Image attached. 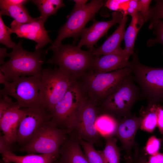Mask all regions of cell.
<instances>
[{
    "label": "cell",
    "mask_w": 163,
    "mask_h": 163,
    "mask_svg": "<svg viewBox=\"0 0 163 163\" xmlns=\"http://www.w3.org/2000/svg\"><path fill=\"white\" fill-rule=\"evenodd\" d=\"M131 73L127 66L108 72L88 73L77 81L88 99L98 107L115 91L123 79Z\"/></svg>",
    "instance_id": "cell-2"
},
{
    "label": "cell",
    "mask_w": 163,
    "mask_h": 163,
    "mask_svg": "<svg viewBox=\"0 0 163 163\" xmlns=\"http://www.w3.org/2000/svg\"><path fill=\"white\" fill-rule=\"evenodd\" d=\"M149 28L153 29L154 31H163V21L158 19L152 20Z\"/></svg>",
    "instance_id": "cell-38"
},
{
    "label": "cell",
    "mask_w": 163,
    "mask_h": 163,
    "mask_svg": "<svg viewBox=\"0 0 163 163\" xmlns=\"http://www.w3.org/2000/svg\"><path fill=\"white\" fill-rule=\"evenodd\" d=\"M22 108L23 113L16 142L22 147L28 143L42 127L50 121L52 116L51 112L42 107Z\"/></svg>",
    "instance_id": "cell-11"
},
{
    "label": "cell",
    "mask_w": 163,
    "mask_h": 163,
    "mask_svg": "<svg viewBox=\"0 0 163 163\" xmlns=\"http://www.w3.org/2000/svg\"><path fill=\"white\" fill-rule=\"evenodd\" d=\"M131 55L123 49L120 53L96 57L92 72L106 73L123 68L129 65V59Z\"/></svg>",
    "instance_id": "cell-16"
},
{
    "label": "cell",
    "mask_w": 163,
    "mask_h": 163,
    "mask_svg": "<svg viewBox=\"0 0 163 163\" xmlns=\"http://www.w3.org/2000/svg\"><path fill=\"white\" fill-rule=\"evenodd\" d=\"M46 50H36L30 52L24 50L19 42L8 53L9 59L2 65L0 71L5 75L8 82H11L17 78L25 76L41 75L44 62L43 57Z\"/></svg>",
    "instance_id": "cell-3"
},
{
    "label": "cell",
    "mask_w": 163,
    "mask_h": 163,
    "mask_svg": "<svg viewBox=\"0 0 163 163\" xmlns=\"http://www.w3.org/2000/svg\"><path fill=\"white\" fill-rule=\"evenodd\" d=\"M99 115L97 106L88 99L80 112L74 129L69 134L94 145H101L100 136L95 126L96 120Z\"/></svg>",
    "instance_id": "cell-12"
},
{
    "label": "cell",
    "mask_w": 163,
    "mask_h": 163,
    "mask_svg": "<svg viewBox=\"0 0 163 163\" xmlns=\"http://www.w3.org/2000/svg\"><path fill=\"white\" fill-rule=\"evenodd\" d=\"M2 155L3 160L11 163H53L59 157L53 154L30 153L19 156L11 152H5Z\"/></svg>",
    "instance_id": "cell-20"
},
{
    "label": "cell",
    "mask_w": 163,
    "mask_h": 163,
    "mask_svg": "<svg viewBox=\"0 0 163 163\" xmlns=\"http://www.w3.org/2000/svg\"><path fill=\"white\" fill-rule=\"evenodd\" d=\"M112 15L111 19L106 21H99L94 19L93 20L92 25L82 30L81 39L77 46L81 48L83 46H85L89 50L93 49L94 46L110 28L117 23L120 24L124 14L121 11H115L112 13Z\"/></svg>",
    "instance_id": "cell-14"
},
{
    "label": "cell",
    "mask_w": 163,
    "mask_h": 163,
    "mask_svg": "<svg viewBox=\"0 0 163 163\" xmlns=\"http://www.w3.org/2000/svg\"><path fill=\"white\" fill-rule=\"evenodd\" d=\"M68 135L66 130L56 126L50 121L19 150L28 154H53L59 156L61 146Z\"/></svg>",
    "instance_id": "cell-10"
},
{
    "label": "cell",
    "mask_w": 163,
    "mask_h": 163,
    "mask_svg": "<svg viewBox=\"0 0 163 163\" xmlns=\"http://www.w3.org/2000/svg\"><path fill=\"white\" fill-rule=\"evenodd\" d=\"M49 50L53 51V55L46 63L58 66L76 80L92 72L96 57L91 50L84 51L77 46L62 43L51 45L46 50V54Z\"/></svg>",
    "instance_id": "cell-1"
},
{
    "label": "cell",
    "mask_w": 163,
    "mask_h": 163,
    "mask_svg": "<svg viewBox=\"0 0 163 163\" xmlns=\"http://www.w3.org/2000/svg\"><path fill=\"white\" fill-rule=\"evenodd\" d=\"M129 7L134 9L136 12H139L140 6L139 0H129Z\"/></svg>",
    "instance_id": "cell-40"
},
{
    "label": "cell",
    "mask_w": 163,
    "mask_h": 163,
    "mask_svg": "<svg viewBox=\"0 0 163 163\" xmlns=\"http://www.w3.org/2000/svg\"><path fill=\"white\" fill-rule=\"evenodd\" d=\"M0 163H11L5 161L3 160H2L0 161Z\"/></svg>",
    "instance_id": "cell-45"
},
{
    "label": "cell",
    "mask_w": 163,
    "mask_h": 163,
    "mask_svg": "<svg viewBox=\"0 0 163 163\" xmlns=\"http://www.w3.org/2000/svg\"><path fill=\"white\" fill-rule=\"evenodd\" d=\"M57 160L56 161H55L53 163H58V162H57Z\"/></svg>",
    "instance_id": "cell-47"
},
{
    "label": "cell",
    "mask_w": 163,
    "mask_h": 163,
    "mask_svg": "<svg viewBox=\"0 0 163 163\" xmlns=\"http://www.w3.org/2000/svg\"><path fill=\"white\" fill-rule=\"evenodd\" d=\"M140 115L142 118L141 129L149 133L152 132L157 124L155 103H148L147 107L142 108Z\"/></svg>",
    "instance_id": "cell-24"
},
{
    "label": "cell",
    "mask_w": 163,
    "mask_h": 163,
    "mask_svg": "<svg viewBox=\"0 0 163 163\" xmlns=\"http://www.w3.org/2000/svg\"><path fill=\"white\" fill-rule=\"evenodd\" d=\"M76 81L59 67L43 69L39 92L42 106L50 112Z\"/></svg>",
    "instance_id": "cell-6"
},
{
    "label": "cell",
    "mask_w": 163,
    "mask_h": 163,
    "mask_svg": "<svg viewBox=\"0 0 163 163\" xmlns=\"http://www.w3.org/2000/svg\"><path fill=\"white\" fill-rule=\"evenodd\" d=\"M0 14L7 15L21 24H27L35 21L37 18L31 17L24 6L8 5L0 2Z\"/></svg>",
    "instance_id": "cell-22"
},
{
    "label": "cell",
    "mask_w": 163,
    "mask_h": 163,
    "mask_svg": "<svg viewBox=\"0 0 163 163\" xmlns=\"http://www.w3.org/2000/svg\"><path fill=\"white\" fill-rule=\"evenodd\" d=\"M156 4L152 8H150L148 19H163V0H155Z\"/></svg>",
    "instance_id": "cell-30"
},
{
    "label": "cell",
    "mask_w": 163,
    "mask_h": 163,
    "mask_svg": "<svg viewBox=\"0 0 163 163\" xmlns=\"http://www.w3.org/2000/svg\"><path fill=\"white\" fill-rule=\"evenodd\" d=\"M74 8L67 17L66 23L58 30V36L52 46L62 44L67 38L73 37L75 40L81 35L86 24L93 18L105 4L103 0H93L86 4V0H74Z\"/></svg>",
    "instance_id": "cell-8"
},
{
    "label": "cell",
    "mask_w": 163,
    "mask_h": 163,
    "mask_svg": "<svg viewBox=\"0 0 163 163\" xmlns=\"http://www.w3.org/2000/svg\"><path fill=\"white\" fill-rule=\"evenodd\" d=\"M156 111L157 116V124L160 133L163 135V105L155 103Z\"/></svg>",
    "instance_id": "cell-33"
},
{
    "label": "cell",
    "mask_w": 163,
    "mask_h": 163,
    "mask_svg": "<svg viewBox=\"0 0 163 163\" xmlns=\"http://www.w3.org/2000/svg\"><path fill=\"white\" fill-rule=\"evenodd\" d=\"M154 33L156 35V37L155 39H150L147 41V46H152L158 43H161L163 46V31H154Z\"/></svg>",
    "instance_id": "cell-36"
},
{
    "label": "cell",
    "mask_w": 163,
    "mask_h": 163,
    "mask_svg": "<svg viewBox=\"0 0 163 163\" xmlns=\"http://www.w3.org/2000/svg\"><path fill=\"white\" fill-rule=\"evenodd\" d=\"M124 0H110L107 1L105 6L110 10L115 11L120 10L122 4Z\"/></svg>",
    "instance_id": "cell-35"
},
{
    "label": "cell",
    "mask_w": 163,
    "mask_h": 163,
    "mask_svg": "<svg viewBox=\"0 0 163 163\" xmlns=\"http://www.w3.org/2000/svg\"><path fill=\"white\" fill-rule=\"evenodd\" d=\"M133 80L132 73L123 79L115 91L98 107L100 114H108L117 118L132 115V108L141 95L140 88Z\"/></svg>",
    "instance_id": "cell-5"
},
{
    "label": "cell",
    "mask_w": 163,
    "mask_h": 163,
    "mask_svg": "<svg viewBox=\"0 0 163 163\" xmlns=\"http://www.w3.org/2000/svg\"><path fill=\"white\" fill-rule=\"evenodd\" d=\"M29 1L26 0H1L0 2L8 5L24 6Z\"/></svg>",
    "instance_id": "cell-39"
},
{
    "label": "cell",
    "mask_w": 163,
    "mask_h": 163,
    "mask_svg": "<svg viewBox=\"0 0 163 163\" xmlns=\"http://www.w3.org/2000/svg\"><path fill=\"white\" fill-rule=\"evenodd\" d=\"M88 99L77 80L50 111L51 123L70 133L77 123L80 112Z\"/></svg>",
    "instance_id": "cell-4"
},
{
    "label": "cell",
    "mask_w": 163,
    "mask_h": 163,
    "mask_svg": "<svg viewBox=\"0 0 163 163\" xmlns=\"http://www.w3.org/2000/svg\"><path fill=\"white\" fill-rule=\"evenodd\" d=\"M58 163H89L82 151L78 139L68 135L60 149Z\"/></svg>",
    "instance_id": "cell-18"
},
{
    "label": "cell",
    "mask_w": 163,
    "mask_h": 163,
    "mask_svg": "<svg viewBox=\"0 0 163 163\" xmlns=\"http://www.w3.org/2000/svg\"><path fill=\"white\" fill-rule=\"evenodd\" d=\"M131 16V22L125 33V47L123 50L132 55L134 53V47L137 35L145 22L139 12Z\"/></svg>",
    "instance_id": "cell-21"
},
{
    "label": "cell",
    "mask_w": 163,
    "mask_h": 163,
    "mask_svg": "<svg viewBox=\"0 0 163 163\" xmlns=\"http://www.w3.org/2000/svg\"><path fill=\"white\" fill-rule=\"evenodd\" d=\"M129 67L133 79L139 84L141 95L148 103L159 104L163 102V67L154 68L144 65L139 62L134 53Z\"/></svg>",
    "instance_id": "cell-7"
},
{
    "label": "cell",
    "mask_w": 163,
    "mask_h": 163,
    "mask_svg": "<svg viewBox=\"0 0 163 163\" xmlns=\"http://www.w3.org/2000/svg\"><path fill=\"white\" fill-rule=\"evenodd\" d=\"M78 140L89 163H106L101 151L96 150L94 144L81 139Z\"/></svg>",
    "instance_id": "cell-27"
},
{
    "label": "cell",
    "mask_w": 163,
    "mask_h": 163,
    "mask_svg": "<svg viewBox=\"0 0 163 163\" xmlns=\"http://www.w3.org/2000/svg\"><path fill=\"white\" fill-rule=\"evenodd\" d=\"M14 151L13 145L8 142L3 135L0 136V153H3L8 152H13Z\"/></svg>",
    "instance_id": "cell-34"
},
{
    "label": "cell",
    "mask_w": 163,
    "mask_h": 163,
    "mask_svg": "<svg viewBox=\"0 0 163 163\" xmlns=\"http://www.w3.org/2000/svg\"><path fill=\"white\" fill-rule=\"evenodd\" d=\"M145 163H163V153L158 152L150 155L148 160L146 159Z\"/></svg>",
    "instance_id": "cell-37"
},
{
    "label": "cell",
    "mask_w": 163,
    "mask_h": 163,
    "mask_svg": "<svg viewBox=\"0 0 163 163\" xmlns=\"http://www.w3.org/2000/svg\"><path fill=\"white\" fill-rule=\"evenodd\" d=\"M41 75L22 76L8 82L0 90V95L15 98L21 108L43 107L39 98Z\"/></svg>",
    "instance_id": "cell-9"
},
{
    "label": "cell",
    "mask_w": 163,
    "mask_h": 163,
    "mask_svg": "<svg viewBox=\"0 0 163 163\" xmlns=\"http://www.w3.org/2000/svg\"><path fill=\"white\" fill-rule=\"evenodd\" d=\"M44 22L39 17L32 22L21 24L15 20L11 24L13 33L18 37L27 39L36 42V50H40L48 43L52 42L50 38L47 31L44 27Z\"/></svg>",
    "instance_id": "cell-13"
},
{
    "label": "cell",
    "mask_w": 163,
    "mask_h": 163,
    "mask_svg": "<svg viewBox=\"0 0 163 163\" xmlns=\"http://www.w3.org/2000/svg\"><path fill=\"white\" fill-rule=\"evenodd\" d=\"M145 158L144 157L139 158L138 159L137 158L134 163H145Z\"/></svg>",
    "instance_id": "cell-43"
},
{
    "label": "cell",
    "mask_w": 163,
    "mask_h": 163,
    "mask_svg": "<svg viewBox=\"0 0 163 163\" xmlns=\"http://www.w3.org/2000/svg\"><path fill=\"white\" fill-rule=\"evenodd\" d=\"M7 49L5 48H0V64L2 65L5 62L4 59V58L8 56V53L6 52Z\"/></svg>",
    "instance_id": "cell-41"
},
{
    "label": "cell",
    "mask_w": 163,
    "mask_h": 163,
    "mask_svg": "<svg viewBox=\"0 0 163 163\" xmlns=\"http://www.w3.org/2000/svg\"><path fill=\"white\" fill-rule=\"evenodd\" d=\"M11 28L7 26L4 22L1 16H0V43L10 48H13L16 45L10 37L12 33Z\"/></svg>",
    "instance_id": "cell-28"
},
{
    "label": "cell",
    "mask_w": 163,
    "mask_h": 163,
    "mask_svg": "<svg viewBox=\"0 0 163 163\" xmlns=\"http://www.w3.org/2000/svg\"><path fill=\"white\" fill-rule=\"evenodd\" d=\"M117 119L118 125L115 136L121 142L122 147L126 152L125 156L132 158V149L137 145L135 137L140 127L142 117L134 115L129 117Z\"/></svg>",
    "instance_id": "cell-15"
},
{
    "label": "cell",
    "mask_w": 163,
    "mask_h": 163,
    "mask_svg": "<svg viewBox=\"0 0 163 163\" xmlns=\"http://www.w3.org/2000/svg\"><path fill=\"white\" fill-rule=\"evenodd\" d=\"M31 2L37 6L41 13L39 17L44 22L49 16L56 14L59 9L65 6L61 0H34Z\"/></svg>",
    "instance_id": "cell-25"
},
{
    "label": "cell",
    "mask_w": 163,
    "mask_h": 163,
    "mask_svg": "<svg viewBox=\"0 0 163 163\" xmlns=\"http://www.w3.org/2000/svg\"><path fill=\"white\" fill-rule=\"evenodd\" d=\"M8 82L7 81L6 78L2 72L0 71V84L5 85Z\"/></svg>",
    "instance_id": "cell-42"
},
{
    "label": "cell",
    "mask_w": 163,
    "mask_h": 163,
    "mask_svg": "<svg viewBox=\"0 0 163 163\" xmlns=\"http://www.w3.org/2000/svg\"><path fill=\"white\" fill-rule=\"evenodd\" d=\"M128 19L127 15H124L119 26L104 43L98 48L94 47L89 50L95 56L98 57L102 55L117 53L123 51L120 44L121 41L124 39L125 27Z\"/></svg>",
    "instance_id": "cell-19"
},
{
    "label": "cell",
    "mask_w": 163,
    "mask_h": 163,
    "mask_svg": "<svg viewBox=\"0 0 163 163\" xmlns=\"http://www.w3.org/2000/svg\"><path fill=\"white\" fill-rule=\"evenodd\" d=\"M125 163H134L132 158H129L125 156H124Z\"/></svg>",
    "instance_id": "cell-44"
},
{
    "label": "cell",
    "mask_w": 163,
    "mask_h": 163,
    "mask_svg": "<svg viewBox=\"0 0 163 163\" xmlns=\"http://www.w3.org/2000/svg\"><path fill=\"white\" fill-rule=\"evenodd\" d=\"M149 0H139L140 6L139 13L145 22L148 19L149 5L151 2Z\"/></svg>",
    "instance_id": "cell-32"
},
{
    "label": "cell",
    "mask_w": 163,
    "mask_h": 163,
    "mask_svg": "<svg viewBox=\"0 0 163 163\" xmlns=\"http://www.w3.org/2000/svg\"><path fill=\"white\" fill-rule=\"evenodd\" d=\"M105 145L101 151L106 163H120V149L117 145V139L113 137L104 138Z\"/></svg>",
    "instance_id": "cell-26"
},
{
    "label": "cell",
    "mask_w": 163,
    "mask_h": 163,
    "mask_svg": "<svg viewBox=\"0 0 163 163\" xmlns=\"http://www.w3.org/2000/svg\"><path fill=\"white\" fill-rule=\"evenodd\" d=\"M18 104L17 101L13 102L8 96L0 95V119L7 111Z\"/></svg>",
    "instance_id": "cell-31"
},
{
    "label": "cell",
    "mask_w": 163,
    "mask_h": 163,
    "mask_svg": "<svg viewBox=\"0 0 163 163\" xmlns=\"http://www.w3.org/2000/svg\"><path fill=\"white\" fill-rule=\"evenodd\" d=\"M161 142L163 145V135H162V139H161Z\"/></svg>",
    "instance_id": "cell-46"
},
{
    "label": "cell",
    "mask_w": 163,
    "mask_h": 163,
    "mask_svg": "<svg viewBox=\"0 0 163 163\" xmlns=\"http://www.w3.org/2000/svg\"><path fill=\"white\" fill-rule=\"evenodd\" d=\"M161 139L152 136L148 139L144 148L147 154L151 155L159 152L160 149Z\"/></svg>",
    "instance_id": "cell-29"
},
{
    "label": "cell",
    "mask_w": 163,
    "mask_h": 163,
    "mask_svg": "<svg viewBox=\"0 0 163 163\" xmlns=\"http://www.w3.org/2000/svg\"><path fill=\"white\" fill-rule=\"evenodd\" d=\"M117 118L106 113L100 114L95 123L100 135L104 138L115 136L118 125Z\"/></svg>",
    "instance_id": "cell-23"
},
{
    "label": "cell",
    "mask_w": 163,
    "mask_h": 163,
    "mask_svg": "<svg viewBox=\"0 0 163 163\" xmlns=\"http://www.w3.org/2000/svg\"><path fill=\"white\" fill-rule=\"evenodd\" d=\"M23 111L18 103L7 111L0 119V128L6 140L13 145L16 142Z\"/></svg>",
    "instance_id": "cell-17"
}]
</instances>
